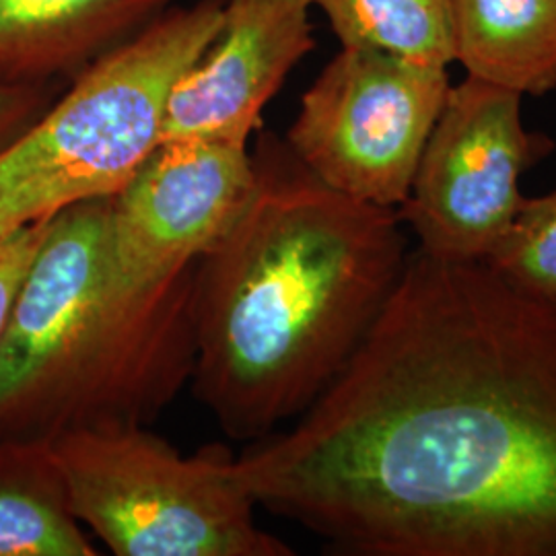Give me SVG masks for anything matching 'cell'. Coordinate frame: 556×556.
Returning a JSON list of instances; mask_svg holds the SVG:
<instances>
[{"label":"cell","mask_w":556,"mask_h":556,"mask_svg":"<svg viewBox=\"0 0 556 556\" xmlns=\"http://www.w3.org/2000/svg\"><path fill=\"white\" fill-rule=\"evenodd\" d=\"M236 470L340 555L556 556V303L413 252L338 378Z\"/></svg>","instance_id":"cell-1"},{"label":"cell","mask_w":556,"mask_h":556,"mask_svg":"<svg viewBox=\"0 0 556 556\" xmlns=\"http://www.w3.org/2000/svg\"><path fill=\"white\" fill-rule=\"evenodd\" d=\"M243 211L194 270V394L225 435L298 418L355 355L408 252L397 208L351 199L264 135Z\"/></svg>","instance_id":"cell-2"},{"label":"cell","mask_w":556,"mask_h":556,"mask_svg":"<svg viewBox=\"0 0 556 556\" xmlns=\"http://www.w3.org/2000/svg\"><path fill=\"white\" fill-rule=\"evenodd\" d=\"M112 199L46 225L0 340V439L149 427L192 379L197 262L155 282L124 277Z\"/></svg>","instance_id":"cell-3"},{"label":"cell","mask_w":556,"mask_h":556,"mask_svg":"<svg viewBox=\"0 0 556 556\" xmlns=\"http://www.w3.org/2000/svg\"><path fill=\"white\" fill-rule=\"evenodd\" d=\"M223 0L172 7L80 71L0 149V238L112 199L160 144L165 101L219 34Z\"/></svg>","instance_id":"cell-4"},{"label":"cell","mask_w":556,"mask_h":556,"mask_svg":"<svg viewBox=\"0 0 556 556\" xmlns=\"http://www.w3.org/2000/svg\"><path fill=\"white\" fill-rule=\"evenodd\" d=\"M73 514L118 556H291L260 528L236 456L206 445L181 456L147 427L54 439Z\"/></svg>","instance_id":"cell-5"},{"label":"cell","mask_w":556,"mask_h":556,"mask_svg":"<svg viewBox=\"0 0 556 556\" xmlns=\"http://www.w3.org/2000/svg\"><path fill=\"white\" fill-rule=\"evenodd\" d=\"M450 87L445 66L342 46L303 93L285 142L330 188L400 208Z\"/></svg>","instance_id":"cell-6"},{"label":"cell","mask_w":556,"mask_h":556,"mask_svg":"<svg viewBox=\"0 0 556 556\" xmlns=\"http://www.w3.org/2000/svg\"><path fill=\"white\" fill-rule=\"evenodd\" d=\"M517 91L466 77L452 85L397 208L433 258L482 262L517 215L519 178L555 151L530 132Z\"/></svg>","instance_id":"cell-7"},{"label":"cell","mask_w":556,"mask_h":556,"mask_svg":"<svg viewBox=\"0 0 556 556\" xmlns=\"http://www.w3.org/2000/svg\"><path fill=\"white\" fill-rule=\"evenodd\" d=\"M256 181L248 144L160 142L112 199V256L124 277H174L211 250L243 211Z\"/></svg>","instance_id":"cell-8"},{"label":"cell","mask_w":556,"mask_h":556,"mask_svg":"<svg viewBox=\"0 0 556 556\" xmlns=\"http://www.w3.org/2000/svg\"><path fill=\"white\" fill-rule=\"evenodd\" d=\"M312 0H223L219 34L174 83L160 142L248 144L262 110L314 48Z\"/></svg>","instance_id":"cell-9"},{"label":"cell","mask_w":556,"mask_h":556,"mask_svg":"<svg viewBox=\"0 0 556 556\" xmlns=\"http://www.w3.org/2000/svg\"><path fill=\"white\" fill-rule=\"evenodd\" d=\"M176 0H0V79L62 83L130 40Z\"/></svg>","instance_id":"cell-10"},{"label":"cell","mask_w":556,"mask_h":556,"mask_svg":"<svg viewBox=\"0 0 556 556\" xmlns=\"http://www.w3.org/2000/svg\"><path fill=\"white\" fill-rule=\"evenodd\" d=\"M454 62L468 77L544 96L556 89V0H450Z\"/></svg>","instance_id":"cell-11"},{"label":"cell","mask_w":556,"mask_h":556,"mask_svg":"<svg viewBox=\"0 0 556 556\" xmlns=\"http://www.w3.org/2000/svg\"><path fill=\"white\" fill-rule=\"evenodd\" d=\"M52 445L0 439V556H96Z\"/></svg>","instance_id":"cell-12"},{"label":"cell","mask_w":556,"mask_h":556,"mask_svg":"<svg viewBox=\"0 0 556 556\" xmlns=\"http://www.w3.org/2000/svg\"><path fill=\"white\" fill-rule=\"evenodd\" d=\"M312 4L328 17L344 48H369L445 68L454 62L450 0H312Z\"/></svg>","instance_id":"cell-13"},{"label":"cell","mask_w":556,"mask_h":556,"mask_svg":"<svg viewBox=\"0 0 556 556\" xmlns=\"http://www.w3.org/2000/svg\"><path fill=\"white\" fill-rule=\"evenodd\" d=\"M482 262L517 289L556 303V190L523 199L511 225Z\"/></svg>","instance_id":"cell-14"},{"label":"cell","mask_w":556,"mask_h":556,"mask_svg":"<svg viewBox=\"0 0 556 556\" xmlns=\"http://www.w3.org/2000/svg\"><path fill=\"white\" fill-rule=\"evenodd\" d=\"M62 91L60 83L0 79V149L21 135L50 108Z\"/></svg>","instance_id":"cell-15"},{"label":"cell","mask_w":556,"mask_h":556,"mask_svg":"<svg viewBox=\"0 0 556 556\" xmlns=\"http://www.w3.org/2000/svg\"><path fill=\"white\" fill-rule=\"evenodd\" d=\"M46 225L48 220L29 225L25 229L0 238V340L4 334L15 298L20 293L21 282L40 248Z\"/></svg>","instance_id":"cell-16"}]
</instances>
